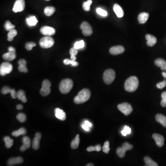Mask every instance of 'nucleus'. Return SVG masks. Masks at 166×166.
<instances>
[{
  "instance_id": "obj_19",
  "label": "nucleus",
  "mask_w": 166,
  "mask_h": 166,
  "mask_svg": "<svg viewBox=\"0 0 166 166\" xmlns=\"http://www.w3.org/2000/svg\"><path fill=\"white\" fill-rule=\"evenodd\" d=\"M23 162V159L22 157L19 156L16 158H10L8 161V166H14L16 164H21Z\"/></svg>"
},
{
  "instance_id": "obj_42",
  "label": "nucleus",
  "mask_w": 166,
  "mask_h": 166,
  "mask_svg": "<svg viewBox=\"0 0 166 166\" xmlns=\"http://www.w3.org/2000/svg\"><path fill=\"white\" fill-rule=\"evenodd\" d=\"M162 100L160 102V105L163 107H166V91L163 92L161 95Z\"/></svg>"
},
{
  "instance_id": "obj_2",
  "label": "nucleus",
  "mask_w": 166,
  "mask_h": 166,
  "mask_svg": "<svg viewBox=\"0 0 166 166\" xmlns=\"http://www.w3.org/2000/svg\"><path fill=\"white\" fill-rule=\"evenodd\" d=\"M91 92L87 89H84L80 91L77 95L74 98V102L76 104H79L86 102L90 99Z\"/></svg>"
},
{
  "instance_id": "obj_27",
  "label": "nucleus",
  "mask_w": 166,
  "mask_h": 166,
  "mask_svg": "<svg viewBox=\"0 0 166 166\" xmlns=\"http://www.w3.org/2000/svg\"><path fill=\"white\" fill-rule=\"evenodd\" d=\"M80 142V136L79 134L77 135L75 138L72 141L71 144V147L73 149H76L79 146Z\"/></svg>"
},
{
  "instance_id": "obj_17",
  "label": "nucleus",
  "mask_w": 166,
  "mask_h": 166,
  "mask_svg": "<svg viewBox=\"0 0 166 166\" xmlns=\"http://www.w3.org/2000/svg\"><path fill=\"white\" fill-rule=\"evenodd\" d=\"M18 70L21 73H27L28 72V69L26 67V62L25 59H19L18 61Z\"/></svg>"
},
{
  "instance_id": "obj_50",
  "label": "nucleus",
  "mask_w": 166,
  "mask_h": 166,
  "mask_svg": "<svg viewBox=\"0 0 166 166\" xmlns=\"http://www.w3.org/2000/svg\"><path fill=\"white\" fill-rule=\"evenodd\" d=\"M82 127L83 129H84V130L86 131H89V128H90V127L87 126L86 125H85L84 124H82Z\"/></svg>"
},
{
  "instance_id": "obj_47",
  "label": "nucleus",
  "mask_w": 166,
  "mask_h": 166,
  "mask_svg": "<svg viewBox=\"0 0 166 166\" xmlns=\"http://www.w3.org/2000/svg\"><path fill=\"white\" fill-rule=\"evenodd\" d=\"M11 90L10 88L8 86H4L1 91V93L3 94H7L8 93H10Z\"/></svg>"
},
{
  "instance_id": "obj_39",
  "label": "nucleus",
  "mask_w": 166,
  "mask_h": 166,
  "mask_svg": "<svg viewBox=\"0 0 166 166\" xmlns=\"http://www.w3.org/2000/svg\"><path fill=\"white\" fill-rule=\"evenodd\" d=\"M101 149H102V148L100 145H97L95 146H90L87 149V150L88 152L93 151L99 152L101 151Z\"/></svg>"
},
{
  "instance_id": "obj_7",
  "label": "nucleus",
  "mask_w": 166,
  "mask_h": 166,
  "mask_svg": "<svg viewBox=\"0 0 166 166\" xmlns=\"http://www.w3.org/2000/svg\"><path fill=\"white\" fill-rule=\"evenodd\" d=\"M51 85V84L50 82L48 80H45L43 81L42 85V88L40 91V93L42 96L46 97L50 94L51 92L50 88Z\"/></svg>"
},
{
  "instance_id": "obj_43",
  "label": "nucleus",
  "mask_w": 166,
  "mask_h": 166,
  "mask_svg": "<svg viewBox=\"0 0 166 166\" xmlns=\"http://www.w3.org/2000/svg\"><path fill=\"white\" fill-rule=\"evenodd\" d=\"M131 133V129L129 127L125 126L123 130L121 131V133L124 136H127V134H130Z\"/></svg>"
},
{
  "instance_id": "obj_35",
  "label": "nucleus",
  "mask_w": 166,
  "mask_h": 166,
  "mask_svg": "<svg viewBox=\"0 0 166 166\" xmlns=\"http://www.w3.org/2000/svg\"><path fill=\"white\" fill-rule=\"evenodd\" d=\"M70 54L71 55V59L73 61H76L77 59L76 56L77 54V50L74 47L72 48L70 50Z\"/></svg>"
},
{
  "instance_id": "obj_10",
  "label": "nucleus",
  "mask_w": 166,
  "mask_h": 166,
  "mask_svg": "<svg viewBox=\"0 0 166 166\" xmlns=\"http://www.w3.org/2000/svg\"><path fill=\"white\" fill-rule=\"evenodd\" d=\"M80 29L82 30V33L85 36H91L93 33L91 26L87 22H84L80 26Z\"/></svg>"
},
{
  "instance_id": "obj_29",
  "label": "nucleus",
  "mask_w": 166,
  "mask_h": 166,
  "mask_svg": "<svg viewBox=\"0 0 166 166\" xmlns=\"http://www.w3.org/2000/svg\"><path fill=\"white\" fill-rule=\"evenodd\" d=\"M26 133V130L25 128L22 127L20 129H19L18 130L12 132V136L14 137H18L20 135H24Z\"/></svg>"
},
{
  "instance_id": "obj_14",
  "label": "nucleus",
  "mask_w": 166,
  "mask_h": 166,
  "mask_svg": "<svg viewBox=\"0 0 166 166\" xmlns=\"http://www.w3.org/2000/svg\"><path fill=\"white\" fill-rule=\"evenodd\" d=\"M23 142L22 146L20 147V150L21 151H24L26 149L29 148L31 145L30 138L27 136L23 137L22 140Z\"/></svg>"
},
{
  "instance_id": "obj_22",
  "label": "nucleus",
  "mask_w": 166,
  "mask_h": 166,
  "mask_svg": "<svg viewBox=\"0 0 166 166\" xmlns=\"http://www.w3.org/2000/svg\"><path fill=\"white\" fill-rule=\"evenodd\" d=\"M149 17V14L147 12H142L138 16V20L140 24H145Z\"/></svg>"
},
{
  "instance_id": "obj_51",
  "label": "nucleus",
  "mask_w": 166,
  "mask_h": 166,
  "mask_svg": "<svg viewBox=\"0 0 166 166\" xmlns=\"http://www.w3.org/2000/svg\"><path fill=\"white\" fill-rule=\"evenodd\" d=\"M84 124L85 125H86L87 126L89 127H91V126H92L91 124V123L89 121H88V120H86V121H84Z\"/></svg>"
},
{
  "instance_id": "obj_4",
  "label": "nucleus",
  "mask_w": 166,
  "mask_h": 166,
  "mask_svg": "<svg viewBox=\"0 0 166 166\" xmlns=\"http://www.w3.org/2000/svg\"><path fill=\"white\" fill-rule=\"evenodd\" d=\"M116 78V73L111 69H109L105 71L103 73V81L107 84H111Z\"/></svg>"
},
{
  "instance_id": "obj_49",
  "label": "nucleus",
  "mask_w": 166,
  "mask_h": 166,
  "mask_svg": "<svg viewBox=\"0 0 166 166\" xmlns=\"http://www.w3.org/2000/svg\"><path fill=\"white\" fill-rule=\"evenodd\" d=\"M8 51L10 52H12V53H15L16 52V50H15V48H14L12 47H9L8 48Z\"/></svg>"
},
{
  "instance_id": "obj_26",
  "label": "nucleus",
  "mask_w": 166,
  "mask_h": 166,
  "mask_svg": "<svg viewBox=\"0 0 166 166\" xmlns=\"http://www.w3.org/2000/svg\"><path fill=\"white\" fill-rule=\"evenodd\" d=\"M17 97L19 100H21L23 103H26L27 102L25 92L23 90H19L17 92Z\"/></svg>"
},
{
  "instance_id": "obj_24",
  "label": "nucleus",
  "mask_w": 166,
  "mask_h": 166,
  "mask_svg": "<svg viewBox=\"0 0 166 166\" xmlns=\"http://www.w3.org/2000/svg\"><path fill=\"white\" fill-rule=\"evenodd\" d=\"M156 120L166 128V117L162 114L159 113L156 116Z\"/></svg>"
},
{
  "instance_id": "obj_16",
  "label": "nucleus",
  "mask_w": 166,
  "mask_h": 166,
  "mask_svg": "<svg viewBox=\"0 0 166 166\" xmlns=\"http://www.w3.org/2000/svg\"><path fill=\"white\" fill-rule=\"evenodd\" d=\"M41 138V134L39 133H36L35 137L33 140V148L35 150H37L39 148L40 141Z\"/></svg>"
},
{
  "instance_id": "obj_11",
  "label": "nucleus",
  "mask_w": 166,
  "mask_h": 166,
  "mask_svg": "<svg viewBox=\"0 0 166 166\" xmlns=\"http://www.w3.org/2000/svg\"><path fill=\"white\" fill-rule=\"evenodd\" d=\"M25 2L24 0H16L15 3L12 11L15 12H20L24 10Z\"/></svg>"
},
{
  "instance_id": "obj_46",
  "label": "nucleus",
  "mask_w": 166,
  "mask_h": 166,
  "mask_svg": "<svg viewBox=\"0 0 166 166\" xmlns=\"http://www.w3.org/2000/svg\"><path fill=\"white\" fill-rule=\"evenodd\" d=\"M166 86V80H164V81H162V82L158 83L156 84V87L157 88L159 89H163L164 87Z\"/></svg>"
},
{
  "instance_id": "obj_9",
  "label": "nucleus",
  "mask_w": 166,
  "mask_h": 166,
  "mask_svg": "<svg viewBox=\"0 0 166 166\" xmlns=\"http://www.w3.org/2000/svg\"><path fill=\"white\" fill-rule=\"evenodd\" d=\"M118 109L121 113H122L124 115L126 116L130 115L133 110L131 106L127 102L118 105Z\"/></svg>"
},
{
  "instance_id": "obj_18",
  "label": "nucleus",
  "mask_w": 166,
  "mask_h": 166,
  "mask_svg": "<svg viewBox=\"0 0 166 166\" xmlns=\"http://www.w3.org/2000/svg\"><path fill=\"white\" fill-rule=\"evenodd\" d=\"M55 113L56 118L61 120H65L66 119V115L63 110L59 108H56L55 110Z\"/></svg>"
},
{
  "instance_id": "obj_41",
  "label": "nucleus",
  "mask_w": 166,
  "mask_h": 166,
  "mask_svg": "<svg viewBox=\"0 0 166 166\" xmlns=\"http://www.w3.org/2000/svg\"><path fill=\"white\" fill-rule=\"evenodd\" d=\"M17 120L20 122L23 123L26 121V115L23 113H19L18 114L16 117Z\"/></svg>"
},
{
  "instance_id": "obj_25",
  "label": "nucleus",
  "mask_w": 166,
  "mask_h": 166,
  "mask_svg": "<svg viewBox=\"0 0 166 166\" xmlns=\"http://www.w3.org/2000/svg\"><path fill=\"white\" fill-rule=\"evenodd\" d=\"M16 55L15 53H12L9 52L8 53L4 54L2 56L3 59L5 60L8 61H12L16 58Z\"/></svg>"
},
{
  "instance_id": "obj_20",
  "label": "nucleus",
  "mask_w": 166,
  "mask_h": 166,
  "mask_svg": "<svg viewBox=\"0 0 166 166\" xmlns=\"http://www.w3.org/2000/svg\"><path fill=\"white\" fill-rule=\"evenodd\" d=\"M145 37L147 40V45L149 47H152L154 46L157 42L156 38L154 36L150 35V34H147Z\"/></svg>"
},
{
  "instance_id": "obj_55",
  "label": "nucleus",
  "mask_w": 166,
  "mask_h": 166,
  "mask_svg": "<svg viewBox=\"0 0 166 166\" xmlns=\"http://www.w3.org/2000/svg\"><path fill=\"white\" fill-rule=\"evenodd\" d=\"M47 1H50V0H46Z\"/></svg>"
},
{
  "instance_id": "obj_54",
  "label": "nucleus",
  "mask_w": 166,
  "mask_h": 166,
  "mask_svg": "<svg viewBox=\"0 0 166 166\" xmlns=\"http://www.w3.org/2000/svg\"><path fill=\"white\" fill-rule=\"evenodd\" d=\"M87 166H93L94 165L93 164H91V163H89V164H87L86 165Z\"/></svg>"
},
{
  "instance_id": "obj_48",
  "label": "nucleus",
  "mask_w": 166,
  "mask_h": 166,
  "mask_svg": "<svg viewBox=\"0 0 166 166\" xmlns=\"http://www.w3.org/2000/svg\"><path fill=\"white\" fill-rule=\"evenodd\" d=\"M10 93H11V95L12 98L14 99H15L17 97V93L16 91L14 89H11V91H10Z\"/></svg>"
},
{
  "instance_id": "obj_40",
  "label": "nucleus",
  "mask_w": 166,
  "mask_h": 166,
  "mask_svg": "<svg viewBox=\"0 0 166 166\" xmlns=\"http://www.w3.org/2000/svg\"><path fill=\"white\" fill-rule=\"evenodd\" d=\"M102 151H103L106 154L109 153V150H110V147H109V142L108 141L105 142L104 144L102 147Z\"/></svg>"
},
{
  "instance_id": "obj_36",
  "label": "nucleus",
  "mask_w": 166,
  "mask_h": 166,
  "mask_svg": "<svg viewBox=\"0 0 166 166\" xmlns=\"http://www.w3.org/2000/svg\"><path fill=\"white\" fill-rule=\"evenodd\" d=\"M92 0H88L87 1L84 2L83 4V9L85 11H89L90 10V6L92 4Z\"/></svg>"
},
{
  "instance_id": "obj_44",
  "label": "nucleus",
  "mask_w": 166,
  "mask_h": 166,
  "mask_svg": "<svg viewBox=\"0 0 166 166\" xmlns=\"http://www.w3.org/2000/svg\"><path fill=\"white\" fill-rule=\"evenodd\" d=\"M36 46V44L33 42H29L27 43L25 45V48L27 50H31L33 49V47Z\"/></svg>"
},
{
  "instance_id": "obj_15",
  "label": "nucleus",
  "mask_w": 166,
  "mask_h": 166,
  "mask_svg": "<svg viewBox=\"0 0 166 166\" xmlns=\"http://www.w3.org/2000/svg\"><path fill=\"white\" fill-rule=\"evenodd\" d=\"M124 51V48L122 46H113L109 50L110 54L113 55H118L119 54H122Z\"/></svg>"
},
{
  "instance_id": "obj_12",
  "label": "nucleus",
  "mask_w": 166,
  "mask_h": 166,
  "mask_svg": "<svg viewBox=\"0 0 166 166\" xmlns=\"http://www.w3.org/2000/svg\"><path fill=\"white\" fill-rule=\"evenodd\" d=\"M40 33L45 36H50L54 35L55 34V30L52 27L44 26L41 28Z\"/></svg>"
},
{
  "instance_id": "obj_52",
  "label": "nucleus",
  "mask_w": 166,
  "mask_h": 166,
  "mask_svg": "<svg viewBox=\"0 0 166 166\" xmlns=\"http://www.w3.org/2000/svg\"><path fill=\"white\" fill-rule=\"evenodd\" d=\"M16 108L18 110H21L23 108V107L21 104H18L16 106Z\"/></svg>"
},
{
  "instance_id": "obj_28",
  "label": "nucleus",
  "mask_w": 166,
  "mask_h": 166,
  "mask_svg": "<svg viewBox=\"0 0 166 166\" xmlns=\"http://www.w3.org/2000/svg\"><path fill=\"white\" fill-rule=\"evenodd\" d=\"M144 162H145V166H158V164L157 163L154 162V160L149 157L146 156L144 158Z\"/></svg>"
},
{
  "instance_id": "obj_1",
  "label": "nucleus",
  "mask_w": 166,
  "mask_h": 166,
  "mask_svg": "<svg viewBox=\"0 0 166 166\" xmlns=\"http://www.w3.org/2000/svg\"><path fill=\"white\" fill-rule=\"evenodd\" d=\"M139 85L138 79L135 76H131L127 79L124 83V89L128 92L136 91Z\"/></svg>"
},
{
  "instance_id": "obj_5",
  "label": "nucleus",
  "mask_w": 166,
  "mask_h": 166,
  "mask_svg": "<svg viewBox=\"0 0 166 166\" xmlns=\"http://www.w3.org/2000/svg\"><path fill=\"white\" fill-rule=\"evenodd\" d=\"M133 148V146L132 145L129 144L127 142H124L122 145V147H119L117 149V154L120 158H123L125 156L126 151L131 150Z\"/></svg>"
},
{
  "instance_id": "obj_38",
  "label": "nucleus",
  "mask_w": 166,
  "mask_h": 166,
  "mask_svg": "<svg viewBox=\"0 0 166 166\" xmlns=\"http://www.w3.org/2000/svg\"><path fill=\"white\" fill-rule=\"evenodd\" d=\"M84 47V42L83 40L77 42L75 43L74 45V47L77 50L83 48Z\"/></svg>"
},
{
  "instance_id": "obj_13",
  "label": "nucleus",
  "mask_w": 166,
  "mask_h": 166,
  "mask_svg": "<svg viewBox=\"0 0 166 166\" xmlns=\"http://www.w3.org/2000/svg\"><path fill=\"white\" fill-rule=\"evenodd\" d=\"M152 137L158 147H162L163 146L164 144V138L162 135L159 134L154 133L153 134Z\"/></svg>"
},
{
  "instance_id": "obj_53",
  "label": "nucleus",
  "mask_w": 166,
  "mask_h": 166,
  "mask_svg": "<svg viewBox=\"0 0 166 166\" xmlns=\"http://www.w3.org/2000/svg\"><path fill=\"white\" fill-rule=\"evenodd\" d=\"M162 75L164 77V79H166V72H163L162 73Z\"/></svg>"
},
{
  "instance_id": "obj_23",
  "label": "nucleus",
  "mask_w": 166,
  "mask_h": 166,
  "mask_svg": "<svg viewBox=\"0 0 166 166\" xmlns=\"http://www.w3.org/2000/svg\"><path fill=\"white\" fill-rule=\"evenodd\" d=\"M113 9L118 18H122L124 16L123 11L119 5L115 4L113 6Z\"/></svg>"
},
{
  "instance_id": "obj_6",
  "label": "nucleus",
  "mask_w": 166,
  "mask_h": 166,
  "mask_svg": "<svg viewBox=\"0 0 166 166\" xmlns=\"http://www.w3.org/2000/svg\"><path fill=\"white\" fill-rule=\"evenodd\" d=\"M55 44L54 39L50 37H45L41 39L39 45L43 48H48L51 47Z\"/></svg>"
},
{
  "instance_id": "obj_33",
  "label": "nucleus",
  "mask_w": 166,
  "mask_h": 166,
  "mask_svg": "<svg viewBox=\"0 0 166 166\" xmlns=\"http://www.w3.org/2000/svg\"><path fill=\"white\" fill-rule=\"evenodd\" d=\"M17 35V32L16 30L13 29L10 30L8 34V40L11 42L13 40L15 37Z\"/></svg>"
},
{
  "instance_id": "obj_31",
  "label": "nucleus",
  "mask_w": 166,
  "mask_h": 166,
  "mask_svg": "<svg viewBox=\"0 0 166 166\" xmlns=\"http://www.w3.org/2000/svg\"><path fill=\"white\" fill-rule=\"evenodd\" d=\"M55 8L53 7H47L45 8L44 12L46 16H50L54 14L55 12Z\"/></svg>"
},
{
  "instance_id": "obj_32",
  "label": "nucleus",
  "mask_w": 166,
  "mask_h": 166,
  "mask_svg": "<svg viewBox=\"0 0 166 166\" xmlns=\"http://www.w3.org/2000/svg\"><path fill=\"white\" fill-rule=\"evenodd\" d=\"M3 140L7 148H10L14 144V140L10 138V137L8 136L4 138Z\"/></svg>"
},
{
  "instance_id": "obj_37",
  "label": "nucleus",
  "mask_w": 166,
  "mask_h": 166,
  "mask_svg": "<svg viewBox=\"0 0 166 166\" xmlns=\"http://www.w3.org/2000/svg\"><path fill=\"white\" fill-rule=\"evenodd\" d=\"M4 28L6 30L9 32L10 30H12L15 29V26L12 25L11 24V23L10 22V21L8 20L5 23Z\"/></svg>"
},
{
  "instance_id": "obj_3",
  "label": "nucleus",
  "mask_w": 166,
  "mask_h": 166,
  "mask_svg": "<svg viewBox=\"0 0 166 166\" xmlns=\"http://www.w3.org/2000/svg\"><path fill=\"white\" fill-rule=\"evenodd\" d=\"M73 87V82L70 79L64 80L61 82L59 85V91L61 93L66 94L72 90Z\"/></svg>"
},
{
  "instance_id": "obj_30",
  "label": "nucleus",
  "mask_w": 166,
  "mask_h": 166,
  "mask_svg": "<svg viewBox=\"0 0 166 166\" xmlns=\"http://www.w3.org/2000/svg\"><path fill=\"white\" fill-rule=\"evenodd\" d=\"M26 21H27V24L29 26H35L37 25L38 21L35 16H31L26 19Z\"/></svg>"
},
{
  "instance_id": "obj_8",
  "label": "nucleus",
  "mask_w": 166,
  "mask_h": 166,
  "mask_svg": "<svg viewBox=\"0 0 166 166\" xmlns=\"http://www.w3.org/2000/svg\"><path fill=\"white\" fill-rule=\"evenodd\" d=\"M13 66L11 63L5 62L0 66V74L1 76H5L12 71Z\"/></svg>"
},
{
  "instance_id": "obj_45",
  "label": "nucleus",
  "mask_w": 166,
  "mask_h": 166,
  "mask_svg": "<svg viewBox=\"0 0 166 166\" xmlns=\"http://www.w3.org/2000/svg\"><path fill=\"white\" fill-rule=\"evenodd\" d=\"M97 12L98 15H100L101 16L105 17L108 15V13L105 10H103L101 8H98L97 9Z\"/></svg>"
},
{
  "instance_id": "obj_21",
  "label": "nucleus",
  "mask_w": 166,
  "mask_h": 166,
  "mask_svg": "<svg viewBox=\"0 0 166 166\" xmlns=\"http://www.w3.org/2000/svg\"><path fill=\"white\" fill-rule=\"evenodd\" d=\"M155 64L158 67H160V69L166 71V62L163 59L159 58L155 61Z\"/></svg>"
},
{
  "instance_id": "obj_34",
  "label": "nucleus",
  "mask_w": 166,
  "mask_h": 166,
  "mask_svg": "<svg viewBox=\"0 0 166 166\" xmlns=\"http://www.w3.org/2000/svg\"><path fill=\"white\" fill-rule=\"evenodd\" d=\"M63 63L66 65H71L73 67H76L79 65V63L77 62L76 61H73V60H70L69 59H65L63 61Z\"/></svg>"
}]
</instances>
